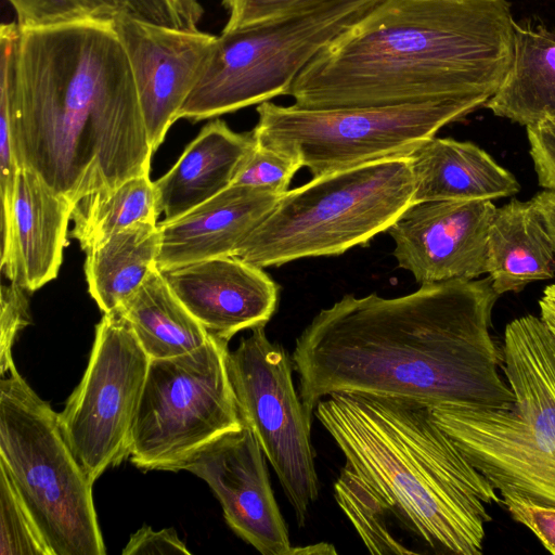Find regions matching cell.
I'll return each mask as SVG.
<instances>
[{
	"instance_id": "1",
	"label": "cell",
	"mask_w": 555,
	"mask_h": 555,
	"mask_svg": "<svg viewBox=\"0 0 555 555\" xmlns=\"http://www.w3.org/2000/svg\"><path fill=\"white\" fill-rule=\"evenodd\" d=\"M490 276L421 285L408 295L348 294L322 309L292 354L312 418L335 392L416 400L434 408H509L513 391L492 337L499 298Z\"/></svg>"
},
{
	"instance_id": "2",
	"label": "cell",
	"mask_w": 555,
	"mask_h": 555,
	"mask_svg": "<svg viewBox=\"0 0 555 555\" xmlns=\"http://www.w3.org/2000/svg\"><path fill=\"white\" fill-rule=\"evenodd\" d=\"M314 415L346 463L334 483L337 504L372 554H412V539L435 551L480 555L486 505L500 493L412 399L335 392Z\"/></svg>"
},
{
	"instance_id": "3",
	"label": "cell",
	"mask_w": 555,
	"mask_h": 555,
	"mask_svg": "<svg viewBox=\"0 0 555 555\" xmlns=\"http://www.w3.org/2000/svg\"><path fill=\"white\" fill-rule=\"evenodd\" d=\"M10 105L18 167L75 206L150 173L153 151L113 18L20 30Z\"/></svg>"
},
{
	"instance_id": "4",
	"label": "cell",
	"mask_w": 555,
	"mask_h": 555,
	"mask_svg": "<svg viewBox=\"0 0 555 555\" xmlns=\"http://www.w3.org/2000/svg\"><path fill=\"white\" fill-rule=\"evenodd\" d=\"M514 22L507 0H380L286 95L313 109L488 101L512 63Z\"/></svg>"
},
{
	"instance_id": "5",
	"label": "cell",
	"mask_w": 555,
	"mask_h": 555,
	"mask_svg": "<svg viewBox=\"0 0 555 555\" xmlns=\"http://www.w3.org/2000/svg\"><path fill=\"white\" fill-rule=\"evenodd\" d=\"M554 336L540 317L511 321L502 346L509 408L442 404L436 423L500 495L555 507Z\"/></svg>"
},
{
	"instance_id": "6",
	"label": "cell",
	"mask_w": 555,
	"mask_h": 555,
	"mask_svg": "<svg viewBox=\"0 0 555 555\" xmlns=\"http://www.w3.org/2000/svg\"><path fill=\"white\" fill-rule=\"evenodd\" d=\"M409 157L313 177L286 191L235 256L260 268L338 256L387 231L413 203Z\"/></svg>"
},
{
	"instance_id": "7",
	"label": "cell",
	"mask_w": 555,
	"mask_h": 555,
	"mask_svg": "<svg viewBox=\"0 0 555 555\" xmlns=\"http://www.w3.org/2000/svg\"><path fill=\"white\" fill-rule=\"evenodd\" d=\"M0 382V466L52 555H104L92 486L61 427L15 365Z\"/></svg>"
},
{
	"instance_id": "8",
	"label": "cell",
	"mask_w": 555,
	"mask_h": 555,
	"mask_svg": "<svg viewBox=\"0 0 555 555\" xmlns=\"http://www.w3.org/2000/svg\"><path fill=\"white\" fill-rule=\"evenodd\" d=\"M380 0H327L217 36L178 119L199 121L286 95L310 61Z\"/></svg>"
},
{
	"instance_id": "9",
	"label": "cell",
	"mask_w": 555,
	"mask_h": 555,
	"mask_svg": "<svg viewBox=\"0 0 555 555\" xmlns=\"http://www.w3.org/2000/svg\"><path fill=\"white\" fill-rule=\"evenodd\" d=\"M479 98L376 107L302 108L258 104V145L296 157L312 177L409 157L450 122L485 105Z\"/></svg>"
},
{
	"instance_id": "10",
	"label": "cell",
	"mask_w": 555,
	"mask_h": 555,
	"mask_svg": "<svg viewBox=\"0 0 555 555\" xmlns=\"http://www.w3.org/2000/svg\"><path fill=\"white\" fill-rule=\"evenodd\" d=\"M228 351V341L210 333L190 353L150 361L128 456L137 467L170 470L244 424L229 378Z\"/></svg>"
},
{
	"instance_id": "11",
	"label": "cell",
	"mask_w": 555,
	"mask_h": 555,
	"mask_svg": "<svg viewBox=\"0 0 555 555\" xmlns=\"http://www.w3.org/2000/svg\"><path fill=\"white\" fill-rule=\"evenodd\" d=\"M227 367L241 417L253 429L302 527L320 483L312 418L295 389L292 359L268 338L262 325L228 351Z\"/></svg>"
},
{
	"instance_id": "12",
	"label": "cell",
	"mask_w": 555,
	"mask_h": 555,
	"mask_svg": "<svg viewBox=\"0 0 555 555\" xmlns=\"http://www.w3.org/2000/svg\"><path fill=\"white\" fill-rule=\"evenodd\" d=\"M150 361L120 311L103 313L83 376L59 413L64 436L93 483L129 456Z\"/></svg>"
},
{
	"instance_id": "13",
	"label": "cell",
	"mask_w": 555,
	"mask_h": 555,
	"mask_svg": "<svg viewBox=\"0 0 555 555\" xmlns=\"http://www.w3.org/2000/svg\"><path fill=\"white\" fill-rule=\"evenodd\" d=\"M203 479L219 500L223 516L262 555H292L287 526L270 485L263 451L243 424L204 444L170 468Z\"/></svg>"
},
{
	"instance_id": "14",
	"label": "cell",
	"mask_w": 555,
	"mask_h": 555,
	"mask_svg": "<svg viewBox=\"0 0 555 555\" xmlns=\"http://www.w3.org/2000/svg\"><path fill=\"white\" fill-rule=\"evenodd\" d=\"M113 25L128 57L153 153L177 121L217 36L147 22L124 12Z\"/></svg>"
},
{
	"instance_id": "15",
	"label": "cell",
	"mask_w": 555,
	"mask_h": 555,
	"mask_svg": "<svg viewBox=\"0 0 555 555\" xmlns=\"http://www.w3.org/2000/svg\"><path fill=\"white\" fill-rule=\"evenodd\" d=\"M490 199L412 203L387 230L398 266L421 285L487 273Z\"/></svg>"
},
{
	"instance_id": "16",
	"label": "cell",
	"mask_w": 555,
	"mask_h": 555,
	"mask_svg": "<svg viewBox=\"0 0 555 555\" xmlns=\"http://www.w3.org/2000/svg\"><path fill=\"white\" fill-rule=\"evenodd\" d=\"M169 287L204 327L229 341L236 333L264 326L274 314L280 286L236 257H216L159 269Z\"/></svg>"
},
{
	"instance_id": "17",
	"label": "cell",
	"mask_w": 555,
	"mask_h": 555,
	"mask_svg": "<svg viewBox=\"0 0 555 555\" xmlns=\"http://www.w3.org/2000/svg\"><path fill=\"white\" fill-rule=\"evenodd\" d=\"M75 205L29 167H20L2 205L1 269L33 293L54 280L67 245Z\"/></svg>"
},
{
	"instance_id": "18",
	"label": "cell",
	"mask_w": 555,
	"mask_h": 555,
	"mask_svg": "<svg viewBox=\"0 0 555 555\" xmlns=\"http://www.w3.org/2000/svg\"><path fill=\"white\" fill-rule=\"evenodd\" d=\"M283 194L230 185L173 220L158 223L157 268L235 256L240 244L271 212Z\"/></svg>"
},
{
	"instance_id": "19",
	"label": "cell",
	"mask_w": 555,
	"mask_h": 555,
	"mask_svg": "<svg viewBox=\"0 0 555 555\" xmlns=\"http://www.w3.org/2000/svg\"><path fill=\"white\" fill-rule=\"evenodd\" d=\"M256 145L253 132L233 131L223 120L205 125L176 164L154 181L164 220H173L229 188Z\"/></svg>"
},
{
	"instance_id": "20",
	"label": "cell",
	"mask_w": 555,
	"mask_h": 555,
	"mask_svg": "<svg viewBox=\"0 0 555 555\" xmlns=\"http://www.w3.org/2000/svg\"><path fill=\"white\" fill-rule=\"evenodd\" d=\"M413 203L451 199H496L517 194L516 178L486 151L470 142L436 135L409 156Z\"/></svg>"
},
{
	"instance_id": "21",
	"label": "cell",
	"mask_w": 555,
	"mask_h": 555,
	"mask_svg": "<svg viewBox=\"0 0 555 555\" xmlns=\"http://www.w3.org/2000/svg\"><path fill=\"white\" fill-rule=\"evenodd\" d=\"M487 273L499 295L555 275V254L531 201L496 208L488 231Z\"/></svg>"
},
{
	"instance_id": "22",
	"label": "cell",
	"mask_w": 555,
	"mask_h": 555,
	"mask_svg": "<svg viewBox=\"0 0 555 555\" xmlns=\"http://www.w3.org/2000/svg\"><path fill=\"white\" fill-rule=\"evenodd\" d=\"M485 106L526 127L555 119V31L514 22L511 66Z\"/></svg>"
},
{
	"instance_id": "23",
	"label": "cell",
	"mask_w": 555,
	"mask_h": 555,
	"mask_svg": "<svg viewBox=\"0 0 555 555\" xmlns=\"http://www.w3.org/2000/svg\"><path fill=\"white\" fill-rule=\"evenodd\" d=\"M158 223L138 222L86 251L88 291L103 313L117 310L157 268Z\"/></svg>"
},
{
	"instance_id": "24",
	"label": "cell",
	"mask_w": 555,
	"mask_h": 555,
	"mask_svg": "<svg viewBox=\"0 0 555 555\" xmlns=\"http://www.w3.org/2000/svg\"><path fill=\"white\" fill-rule=\"evenodd\" d=\"M117 310L151 360L190 353L205 345L210 336L179 300L159 269Z\"/></svg>"
},
{
	"instance_id": "25",
	"label": "cell",
	"mask_w": 555,
	"mask_h": 555,
	"mask_svg": "<svg viewBox=\"0 0 555 555\" xmlns=\"http://www.w3.org/2000/svg\"><path fill=\"white\" fill-rule=\"evenodd\" d=\"M159 215L157 194L150 173L135 176L114 189L81 199L73 210L70 236L86 253L138 222L157 223Z\"/></svg>"
},
{
	"instance_id": "26",
	"label": "cell",
	"mask_w": 555,
	"mask_h": 555,
	"mask_svg": "<svg viewBox=\"0 0 555 555\" xmlns=\"http://www.w3.org/2000/svg\"><path fill=\"white\" fill-rule=\"evenodd\" d=\"M0 555H52L8 473L0 466Z\"/></svg>"
},
{
	"instance_id": "27",
	"label": "cell",
	"mask_w": 555,
	"mask_h": 555,
	"mask_svg": "<svg viewBox=\"0 0 555 555\" xmlns=\"http://www.w3.org/2000/svg\"><path fill=\"white\" fill-rule=\"evenodd\" d=\"M20 29L15 22L0 27V189L2 205L12 195L18 163L12 128L10 76Z\"/></svg>"
},
{
	"instance_id": "28",
	"label": "cell",
	"mask_w": 555,
	"mask_h": 555,
	"mask_svg": "<svg viewBox=\"0 0 555 555\" xmlns=\"http://www.w3.org/2000/svg\"><path fill=\"white\" fill-rule=\"evenodd\" d=\"M20 30L44 28L89 18H113L115 13L93 0H8Z\"/></svg>"
},
{
	"instance_id": "29",
	"label": "cell",
	"mask_w": 555,
	"mask_h": 555,
	"mask_svg": "<svg viewBox=\"0 0 555 555\" xmlns=\"http://www.w3.org/2000/svg\"><path fill=\"white\" fill-rule=\"evenodd\" d=\"M300 168L302 165L298 158L256 143L231 185L261 188L284 194Z\"/></svg>"
},
{
	"instance_id": "30",
	"label": "cell",
	"mask_w": 555,
	"mask_h": 555,
	"mask_svg": "<svg viewBox=\"0 0 555 555\" xmlns=\"http://www.w3.org/2000/svg\"><path fill=\"white\" fill-rule=\"evenodd\" d=\"M327 0H222L228 21L221 33L286 18Z\"/></svg>"
},
{
	"instance_id": "31",
	"label": "cell",
	"mask_w": 555,
	"mask_h": 555,
	"mask_svg": "<svg viewBox=\"0 0 555 555\" xmlns=\"http://www.w3.org/2000/svg\"><path fill=\"white\" fill-rule=\"evenodd\" d=\"M26 291L16 284L1 287L0 314V373L13 365L12 347L18 333L30 323Z\"/></svg>"
},
{
	"instance_id": "32",
	"label": "cell",
	"mask_w": 555,
	"mask_h": 555,
	"mask_svg": "<svg viewBox=\"0 0 555 555\" xmlns=\"http://www.w3.org/2000/svg\"><path fill=\"white\" fill-rule=\"evenodd\" d=\"M512 518L527 527L552 554H555V507L542 505L518 495H502Z\"/></svg>"
},
{
	"instance_id": "33",
	"label": "cell",
	"mask_w": 555,
	"mask_h": 555,
	"mask_svg": "<svg viewBox=\"0 0 555 555\" xmlns=\"http://www.w3.org/2000/svg\"><path fill=\"white\" fill-rule=\"evenodd\" d=\"M530 156L540 186L555 190V119L527 126Z\"/></svg>"
},
{
	"instance_id": "34",
	"label": "cell",
	"mask_w": 555,
	"mask_h": 555,
	"mask_svg": "<svg viewBox=\"0 0 555 555\" xmlns=\"http://www.w3.org/2000/svg\"><path fill=\"white\" fill-rule=\"evenodd\" d=\"M113 13L131 16L159 25L185 28L171 0H93Z\"/></svg>"
},
{
	"instance_id": "35",
	"label": "cell",
	"mask_w": 555,
	"mask_h": 555,
	"mask_svg": "<svg viewBox=\"0 0 555 555\" xmlns=\"http://www.w3.org/2000/svg\"><path fill=\"white\" fill-rule=\"evenodd\" d=\"M121 553L124 555L191 554L175 529L155 531L150 526H144L134 532Z\"/></svg>"
},
{
	"instance_id": "36",
	"label": "cell",
	"mask_w": 555,
	"mask_h": 555,
	"mask_svg": "<svg viewBox=\"0 0 555 555\" xmlns=\"http://www.w3.org/2000/svg\"><path fill=\"white\" fill-rule=\"evenodd\" d=\"M541 216L555 254V190L539 192L530 199Z\"/></svg>"
},
{
	"instance_id": "37",
	"label": "cell",
	"mask_w": 555,
	"mask_h": 555,
	"mask_svg": "<svg viewBox=\"0 0 555 555\" xmlns=\"http://www.w3.org/2000/svg\"><path fill=\"white\" fill-rule=\"evenodd\" d=\"M540 318L555 337V284L547 285L539 300Z\"/></svg>"
},
{
	"instance_id": "38",
	"label": "cell",
	"mask_w": 555,
	"mask_h": 555,
	"mask_svg": "<svg viewBox=\"0 0 555 555\" xmlns=\"http://www.w3.org/2000/svg\"><path fill=\"white\" fill-rule=\"evenodd\" d=\"M176 11L185 24H194L204 15L198 0H171Z\"/></svg>"
},
{
	"instance_id": "39",
	"label": "cell",
	"mask_w": 555,
	"mask_h": 555,
	"mask_svg": "<svg viewBox=\"0 0 555 555\" xmlns=\"http://www.w3.org/2000/svg\"><path fill=\"white\" fill-rule=\"evenodd\" d=\"M336 550L332 544H327L324 542L308 545V546H301L293 547L292 555H323V554H336Z\"/></svg>"
},
{
	"instance_id": "40",
	"label": "cell",
	"mask_w": 555,
	"mask_h": 555,
	"mask_svg": "<svg viewBox=\"0 0 555 555\" xmlns=\"http://www.w3.org/2000/svg\"><path fill=\"white\" fill-rule=\"evenodd\" d=\"M553 349H554V353H555V337H554V340H553Z\"/></svg>"
}]
</instances>
